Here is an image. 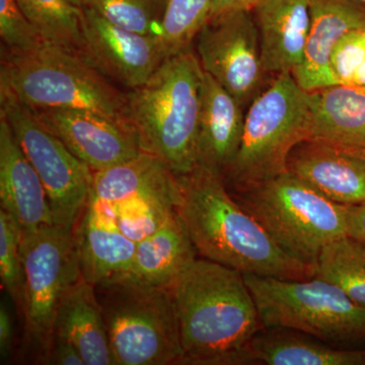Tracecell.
Returning <instances> with one entry per match:
<instances>
[{
  "label": "cell",
  "instance_id": "cell-20",
  "mask_svg": "<svg viewBox=\"0 0 365 365\" xmlns=\"http://www.w3.org/2000/svg\"><path fill=\"white\" fill-rule=\"evenodd\" d=\"M198 257L177 211L157 232L137 242L130 268L113 279L170 287Z\"/></svg>",
  "mask_w": 365,
  "mask_h": 365
},
{
  "label": "cell",
  "instance_id": "cell-31",
  "mask_svg": "<svg viewBox=\"0 0 365 365\" xmlns=\"http://www.w3.org/2000/svg\"><path fill=\"white\" fill-rule=\"evenodd\" d=\"M0 36L4 50L11 54L33 51L47 42L29 21L16 0H0Z\"/></svg>",
  "mask_w": 365,
  "mask_h": 365
},
{
  "label": "cell",
  "instance_id": "cell-4",
  "mask_svg": "<svg viewBox=\"0 0 365 365\" xmlns=\"http://www.w3.org/2000/svg\"><path fill=\"white\" fill-rule=\"evenodd\" d=\"M0 93L33 110H86L131 126L127 93L78 53L49 42L21 54L2 51Z\"/></svg>",
  "mask_w": 365,
  "mask_h": 365
},
{
  "label": "cell",
  "instance_id": "cell-26",
  "mask_svg": "<svg viewBox=\"0 0 365 365\" xmlns=\"http://www.w3.org/2000/svg\"><path fill=\"white\" fill-rule=\"evenodd\" d=\"M29 21L45 41L81 52V7L71 0H16Z\"/></svg>",
  "mask_w": 365,
  "mask_h": 365
},
{
  "label": "cell",
  "instance_id": "cell-36",
  "mask_svg": "<svg viewBox=\"0 0 365 365\" xmlns=\"http://www.w3.org/2000/svg\"><path fill=\"white\" fill-rule=\"evenodd\" d=\"M258 1L259 0H213L208 20L228 11H252Z\"/></svg>",
  "mask_w": 365,
  "mask_h": 365
},
{
  "label": "cell",
  "instance_id": "cell-37",
  "mask_svg": "<svg viewBox=\"0 0 365 365\" xmlns=\"http://www.w3.org/2000/svg\"><path fill=\"white\" fill-rule=\"evenodd\" d=\"M349 86H364L365 88V59L359 68L355 72Z\"/></svg>",
  "mask_w": 365,
  "mask_h": 365
},
{
  "label": "cell",
  "instance_id": "cell-6",
  "mask_svg": "<svg viewBox=\"0 0 365 365\" xmlns=\"http://www.w3.org/2000/svg\"><path fill=\"white\" fill-rule=\"evenodd\" d=\"M230 193L281 248L314 269L326 246L347 237L345 205L292 173Z\"/></svg>",
  "mask_w": 365,
  "mask_h": 365
},
{
  "label": "cell",
  "instance_id": "cell-12",
  "mask_svg": "<svg viewBox=\"0 0 365 365\" xmlns=\"http://www.w3.org/2000/svg\"><path fill=\"white\" fill-rule=\"evenodd\" d=\"M79 55L103 76L134 90L145 83L167 59L157 34L130 32L81 7Z\"/></svg>",
  "mask_w": 365,
  "mask_h": 365
},
{
  "label": "cell",
  "instance_id": "cell-10",
  "mask_svg": "<svg viewBox=\"0 0 365 365\" xmlns=\"http://www.w3.org/2000/svg\"><path fill=\"white\" fill-rule=\"evenodd\" d=\"M0 115L39 175L49 197L55 225L76 228L91 193L93 172L76 158L36 112L0 93Z\"/></svg>",
  "mask_w": 365,
  "mask_h": 365
},
{
  "label": "cell",
  "instance_id": "cell-32",
  "mask_svg": "<svg viewBox=\"0 0 365 365\" xmlns=\"http://www.w3.org/2000/svg\"><path fill=\"white\" fill-rule=\"evenodd\" d=\"M364 59L365 29L343 35L330 55V69L337 86H349Z\"/></svg>",
  "mask_w": 365,
  "mask_h": 365
},
{
  "label": "cell",
  "instance_id": "cell-27",
  "mask_svg": "<svg viewBox=\"0 0 365 365\" xmlns=\"http://www.w3.org/2000/svg\"><path fill=\"white\" fill-rule=\"evenodd\" d=\"M178 201L177 197L148 194L110 205L120 230L138 242L157 232L177 212Z\"/></svg>",
  "mask_w": 365,
  "mask_h": 365
},
{
  "label": "cell",
  "instance_id": "cell-14",
  "mask_svg": "<svg viewBox=\"0 0 365 365\" xmlns=\"http://www.w3.org/2000/svg\"><path fill=\"white\" fill-rule=\"evenodd\" d=\"M287 172L333 202H365V153L319 138H307L290 153Z\"/></svg>",
  "mask_w": 365,
  "mask_h": 365
},
{
  "label": "cell",
  "instance_id": "cell-5",
  "mask_svg": "<svg viewBox=\"0 0 365 365\" xmlns=\"http://www.w3.org/2000/svg\"><path fill=\"white\" fill-rule=\"evenodd\" d=\"M311 117L309 93L292 74L273 78L248 107L239 150L222 176L228 191L287 173L290 153L309 138Z\"/></svg>",
  "mask_w": 365,
  "mask_h": 365
},
{
  "label": "cell",
  "instance_id": "cell-1",
  "mask_svg": "<svg viewBox=\"0 0 365 365\" xmlns=\"http://www.w3.org/2000/svg\"><path fill=\"white\" fill-rule=\"evenodd\" d=\"M178 213L200 258L244 275L309 279L316 269L287 254L232 196L222 178L197 165L178 176Z\"/></svg>",
  "mask_w": 365,
  "mask_h": 365
},
{
  "label": "cell",
  "instance_id": "cell-33",
  "mask_svg": "<svg viewBox=\"0 0 365 365\" xmlns=\"http://www.w3.org/2000/svg\"><path fill=\"white\" fill-rule=\"evenodd\" d=\"M47 364L85 365V362L78 350L71 342L62 338L54 337Z\"/></svg>",
  "mask_w": 365,
  "mask_h": 365
},
{
  "label": "cell",
  "instance_id": "cell-7",
  "mask_svg": "<svg viewBox=\"0 0 365 365\" xmlns=\"http://www.w3.org/2000/svg\"><path fill=\"white\" fill-rule=\"evenodd\" d=\"M115 365L182 364L176 307L169 287L127 279L95 285Z\"/></svg>",
  "mask_w": 365,
  "mask_h": 365
},
{
  "label": "cell",
  "instance_id": "cell-35",
  "mask_svg": "<svg viewBox=\"0 0 365 365\" xmlns=\"http://www.w3.org/2000/svg\"><path fill=\"white\" fill-rule=\"evenodd\" d=\"M347 237L365 246V202L345 205Z\"/></svg>",
  "mask_w": 365,
  "mask_h": 365
},
{
  "label": "cell",
  "instance_id": "cell-18",
  "mask_svg": "<svg viewBox=\"0 0 365 365\" xmlns=\"http://www.w3.org/2000/svg\"><path fill=\"white\" fill-rule=\"evenodd\" d=\"M0 203L21 232L55 225L49 197L39 175L0 115Z\"/></svg>",
  "mask_w": 365,
  "mask_h": 365
},
{
  "label": "cell",
  "instance_id": "cell-28",
  "mask_svg": "<svg viewBox=\"0 0 365 365\" xmlns=\"http://www.w3.org/2000/svg\"><path fill=\"white\" fill-rule=\"evenodd\" d=\"M213 0H167L158 37L167 58L191 48L207 23Z\"/></svg>",
  "mask_w": 365,
  "mask_h": 365
},
{
  "label": "cell",
  "instance_id": "cell-25",
  "mask_svg": "<svg viewBox=\"0 0 365 365\" xmlns=\"http://www.w3.org/2000/svg\"><path fill=\"white\" fill-rule=\"evenodd\" d=\"M316 277L339 287L365 309V246L343 237L324 248L316 264Z\"/></svg>",
  "mask_w": 365,
  "mask_h": 365
},
{
  "label": "cell",
  "instance_id": "cell-15",
  "mask_svg": "<svg viewBox=\"0 0 365 365\" xmlns=\"http://www.w3.org/2000/svg\"><path fill=\"white\" fill-rule=\"evenodd\" d=\"M74 237L83 280L98 284L123 275L130 268L137 242L118 227L110 204L90 194Z\"/></svg>",
  "mask_w": 365,
  "mask_h": 365
},
{
  "label": "cell",
  "instance_id": "cell-2",
  "mask_svg": "<svg viewBox=\"0 0 365 365\" xmlns=\"http://www.w3.org/2000/svg\"><path fill=\"white\" fill-rule=\"evenodd\" d=\"M169 289L182 364H249L250 343L264 327L244 274L198 257Z\"/></svg>",
  "mask_w": 365,
  "mask_h": 365
},
{
  "label": "cell",
  "instance_id": "cell-24",
  "mask_svg": "<svg viewBox=\"0 0 365 365\" xmlns=\"http://www.w3.org/2000/svg\"><path fill=\"white\" fill-rule=\"evenodd\" d=\"M179 181L167 165L148 153L93 172L91 195L108 204L121 203L148 194L179 198Z\"/></svg>",
  "mask_w": 365,
  "mask_h": 365
},
{
  "label": "cell",
  "instance_id": "cell-11",
  "mask_svg": "<svg viewBox=\"0 0 365 365\" xmlns=\"http://www.w3.org/2000/svg\"><path fill=\"white\" fill-rule=\"evenodd\" d=\"M195 40L203 71L244 109L272 81L264 68L258 28L251 11H228L210 19Z\"/></svg>",
  "mask_w": 365,
  "mask_h": 365
},
{
  "label": "cell",
  "instance_id": "cell-34",
  "mask_svg": "<svg viewBox=\"0 0 365 365\" xmlns=\"http://www.w3.org/2000/svg\"><path fill=\"white\" fill-rule=\"evenodd\" d=\"M14 329L13 317L6 302L0 304V360L6 364L14 347Z\"/></svg>",
  "mask_w": 365,
  "mask_h": 365
},
{
  "label": "cell",
  "instance_id": "cell-23",
  "mask_svg": "<svg viewBox=\"0 0 365 365\" xmlns=\"http://www.w3.org/2000/svg\"><path fill=\"white\" fill-rule=\"evenodd\" d=\"M309 103V138L332 141L365 153L364 86H334L312 91Z\"/></svg>",
  "mask_w": 365,
  "mask_h": 365
},
{
  "label": "cell",
  "instance_id": "cell-8",
  "mask_svg": "<svg viewBox=\"0 0 365 365\" xmlns=\"http://www.w3.org/2000/svg\"><path fill=\"white\" fill-rule=\"evenodd\" d=\"M244 276L264 328L292 329L336 347H365V309L330 281Z\"/></svg>",
  "mask_w": 365,
  "mask_h": 365
},
{
  "label": "cell",
  "instance_id": "cell-39",
  "mask_svg": "<svg viewBox=\"0 0 365 365\" xmlns=\"http://www.w3.org/2000/svg\"><path fill=\"white\" fill-rule=\"evenodd\" d=\"M359 1H361L364 2V4H365V0H359Z\"/></svg>",
  "mask_w": 365,
  "mask_h": 365
},
{
  "label": "cell",
  "instance_id": "cell-30",
  "mask_svg": "<svg viewBox=\"0 0 365 365\" xmlns=\"http://www.w3.org/2000/svg\"><path fill=\"white\" fill-rule=\"evenodd\" d=\"M0 278L2 288L21 314L25 292L21 230L13 216L0 208Z\"/></svg>",
  "mask_w": 365,
  "mask_h": 365
},
{
  "label": "cell",
  "instance_id": "cell-16",
  "mask_svg": "<svg viewBox=\"0 0 365 365\" xmlns=\"http://www.w3.org/2000/svg\"><path fill=\"white\" fill-rule=\"evenodd\" d=\"M365 29V4L359 0H311V28L304 59L292 76L306 91L337 86L330 69L334 46L346 33Z\"/></svg>",
  "mask_w": 365,
  "mask_h": 365
},
{
  "label": "cell",
  "instance_id": "cell-19",
  "mask_svg": "<svg viewBox=\"0 0 365 365\" xmlns=\"http://www.w3.org/2000/svg\"><path fill=\"white\" fill-rule=\"evenodd\" d=\"M245 117L242 106L203 71L197 165L222 177L239 150Z\"/></svg>",
  "mask_w": 365,
  "mask_h": 365
},
{
  "label": "cell",
  "instance_id": "cell-17",
  "mask_svg": "<svg viewBox=\"0 0 365 365\" xmlns=\"http://www.w3.org/2000/svg\"><path fill=\"white\" fill-rule=\"evenodd\" d=\"M251 11L268 76L292 74L304 59L311 28V0H259Z\"/></svg>",
  "mask_w": 365,
  "mask_h": 365
},
{
  "label": "cell",
  "instance_id": "cell-3",
  "mask_svg": "<svg viewBox=\"0 0 365 365\" xmlns=\"http://www.w3.org/2000/svg\"><path fill=\"white\" fill-rule=\"evenodd\" d=\"M203 69L192 48L169 57L143 86L127 93L128 118L141 150L177 176L197 165Z\"/></svg>",
  "mask_w": 365,
  "mask_h": 365
},
{
  "label": "cell",
  "instance_id": "cell-9",
  "mask_svg": "<svg viewBox=\"0 0 365 365\" xmlns=\"http://www.w3.org/2000/svg\"><path fill=\"white\" fill-rule=\"evenodd\" d=\"M25 292L21 317L26 359L47 364L62 302L83 279L74 228L44 225L21 232Z\"/></svg>",
  "mask_w": 365,
  "mask_h": 365
},
{
  "label": "cell",
  "instance_id": "cell-22",
  "mask_svg": "<svg viewBox=\"0 0 365 365\" xmlns=\"http://www.w3.org/2000/svg\"><path fill=\"white\" fill-rule=\"evenodd\" d=\"M54 337L71 342L85 365H115L95 285L88 281H78L62 302L55 319Z\"/></svg>",
  "mask_w": 365,
  "mask_h": 365
},
{
  "label": "cell",
  "instance_id": "cell-21",
  "mask_svg": "<svg viewBox=\"0 0 365 365\" xmlns=\"http://www.w3.org/2000/svg\"><path fill=\"white\" fill-rule=\"evenodd\" d=\"M249 364L365 365V347L340 348L292 329L263 328L249 345Z\"/></svg>",
  "mask_w": 365,
  "mask_h": 365
},
{
  "label": "cell",
  "instance_id": "cell-38",
  "mask_svg": "<svg viewBox=\"0 0 365 365\" xmlns=\"http://www.w3.org/2000/svg\"><path fill=\"white\" fill-rule=\"evenodd\" d=\"M72 2H73L76 6H78L79 7L81 6V0H71Z\"/></svg>",
  "mask_w": 365,
  "mask_h": 365
},
{
  "label": "cell",
  "instance_id": "cell-13",
  "mask_svg": "<svg viewBox=\"0 0 365 365\" xmlns=\"http://www.w3.org/2000/svg\"><path fill=\"white\" fill-rule=\"evenodd\" d=\"M34 111L93 172L113 167L143 153L132 126L112 118L86 110Z\"/></svg>",
  "mask_w": 365,
  "mask_h": 365
},
{
  "label": "cell",
  "instance_id": "cell-29",
  "mask_svg": "<svg viewBox=\"0 0 365 365\" xmlns=\"http://www.w3.org/2000/svg\"><path fill=\"white\" fill-rule=\"evenodd\" d=\"M165 4L167 0H81V7L130 32L158 35Z\"/></svg>",
  "mask_w": 365,
  "mask_h": 365
}]
</instances>
